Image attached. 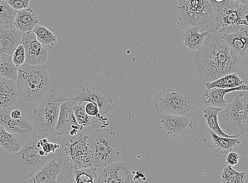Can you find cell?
<instances>
[{
  "mask_svg": "<svg viewBox=\"0 0 248 183\" xmlns=\"http://www.w3.org/2000/svg\"><path fill=\"white\" fill-rule=\"evenodd\" d=\"M240 56L224 40L222 36L213 32L206 36L193 56L197 73L203 84L236 72Z\"/></svg>",
  "mask_w": 248,
  "mask_h": 183,
  "instance_id": "obj_1",
  "label": "cell"
},
{
  "mask_svg": "<svg viewBox=\"0 0 248 183\" xmlns=\"http://www.w3.org/2000/svg\"><path fill=\"white\" fill-rule=\"evenodd\" d=\"M228 94L227 102L218 115L224 133L232 136H243L248 132V90Z\"/></svg>",
  "mask_w": 248,
  "mask_h": 183,
  "instance_id": "obj_2",
  "label": "cell"
},
{
  "mask_svg": "<svg viewBox=\"0 0 248 183\" xmlns=\"http://www.w3.org/2000/svg\"><path fill=\"white\" fill-rule=\"evenodd\" d=\"M43 137L35 135L27 140L12 159V167L27 180L31 179L59 153L49 154L44 150L41 143Z\"/></svg>",
  "mask_w": 248,
  "mask_h": 183,
  "instance_id": "obj_3",
  "label": "cell"
},
{
  "mask_svg": "<svg viewBox=\"0 0 248 183\" xmlns=\"http://www.w3.org/2000/svg\"><path fill=\"white\" fill-rule=\"evenodd\" d=\"M17 68L16 82L21 98L28 102L39 101L49 90L48 68L45 64L32 66L27 63Z\"/></svg>",
  "mask_w": 248,
  "mask_h": 183,
  "instance_id": "obj_4",
  "label": "cell"
},
{
  "mask_svg": "<svg viewBox=\"0 0 248 183\" xmlns=\"http://www.w3.org/2000/svg\"><path fill=\"white\" fill-rule=\"evenodd\" d=\"M215 32L222 35L232 34L248 26V6L230 0L213 1Z\"/></svg>",
  "mask_w": 248,
  "mask_h": 183,
  "instance_id": "obj_5",
  "label": "cell"
},
{
  "mask_svg": "<svg viewBox=\"0 0 248 183\" xmlns=\"http://www.w3.org/2000/svg\"><path fill=\"white\" fill-rule=\"evenodd\" d=\"M92 152L94 167L104 169L116 162L122 153L116 133L110 128L96 129L88 139Z\"/></svg>",
  "mask_w": 248,
  "mask_h": 183,
  "instance_id": "obj_6",
  "label": "cell"
},
{
  "mask_svg": "<svg viewBox=\"0 0 248 183\" xmlns=\"http://www.w3.org/2000/svg\"><path fill=\"white\" fill-rule=\"evenodd\" d=\"M180 19L189 27H196L200 33L215 32L212 0H178Z\"/></svg>",
  "mask_w": 248,
  "mask_h": 183,
  "instance_id": "obj_7",
  "label": "cell"
},
{
  "mask_svg": "<svg viewBox=\"0 0 248 183\" xmlns=\"http://www.w3.org/2000/svg\"><path fill=\"white\" fill-rule=\"evenodd\" d=\"M71 100L72 99L52 91L44 101L34 109L33 119L39 134L45 137L54 134L62 104Z\"/></svg>",
  "mask_w": 248,
  "mask_h": 183,
  "instance_id": "obj_8",
  "label": "cell"
},
{
  "mask_svg": "<svg viewBox=\"0 0 248 183\" xmlns=\"http://www.w3.org/2000/svg\"><path fill=\"white\" fill-rule=\"evenodd\" d=\"M75 170L68 156L60 152L27 183H74Z\"/></svg>",
  "mask_w": 248,
  "mask_h": 183,
  "instance_id": "obj_9",
  "label": "cell"
},
{
  "mask_svg": "<svg viewBox=\"0 0 248 183\" xmlns=\"http://www.w3.org/2000/svg\"><path fill=\"white\" fill-rule=\"evenodd\" d=\"M153 103L157 110L174 116H190L195 110L190 96L185 92L170 88L157 94Z\"/></svg>",
  "mask_w": 248,
  "mask_h": 183,
  "instance_id": "obj_10",
  "label": "cell"
},
{
  "mask_svg": "<svg viewBox=\"0 0 248 183\" xmlns=\"http://www.w3.org/2000/svg\"><path fill=\"white\" fill-rule=\"evenodd\" d=\"M73 101L76 103L92 102L98 105L100 113L104 115L113 110L116 104L107 88L90 84H80L75 89Z\"/></svg>",
  "mask_w": 248,
  "mask_h": 183,
  "instance_id": "obj_11",
  "label": "cell"
},
{
  "mask_svg": "<svg viewBox=\"0 0 248 183\" xmlns=\"http://www.w3.org/2000/svg\"><path fill=\"white\" fill-rule=\"evenodd\" d=\"M88 138L89 136L81 134L66 144L65 154L72 162L75 169L94 167L93 156L88 144Z\"/></svg>",
  "mask_w": 248,
  "mask_h": 183,
  "instance_id": "obj_12",
  "label": "cell"
},
{
  "mask_svg": "<svg viewBox=\"0 0 248 183\" xmlns=\"http://www.w3.org/2000/svg\"><path fill=\"white\" fill-rule=\"evenodd\" d=\"M155 115L158 132L169 138L180 137L193 127L190 116H174L158 110Z\"/></svg>",
  "mask_w": 248,
  "mask_h": 183,
  "instance_id": "obj_13",
  "label": "cell"
},
{
  "mask_svg": "<svg viewBox=\"0 0 248 183\" xmlns=\"http://www.w3.org/2000/svg\"><path fill=\"white\" fill-rule=\"evenodd\" d=\"M199 131L206 147L217 153H228L237 149L241 143L239 138L223 137L217 134L208 127L204 117L199 122Z\"/></svg>",
  "mask_w": 248,
  "mask_h": 183,
  "instance_id": "obj_14",
  "label": "cell"
},
{
  "mask_svg": "<svg viewBox=\"0 0 248 183\" xmlns=\"http://www.w3.org/2000/svg\"><path fill=\"white\" fill-rule=\"evenodd\" d=\"M75 103L72 100L63 102L54 133L58 135H76L83 130L76 119L74 114Z\"/></svg>",
  "mask_w": 248,
  "mask_h": 183,
  "instance_id": "obj_15",
  "label": "cell"
},
{
  "mask_svg": "<svg viewBox=\"0 0 248 183\" xmlns=\"http://www.w3.org/2000/svg\"><path fill=\"white\" fill-rule=\"evenodd\" d=\"M21 44L26 51V63L38 66L44 64L48 60V50L39 42L33 32L23 33Z\"/></svg>",
  "mask_w": 248,
  "mask_h": 183,
  "instance_id": "obj_16",
  "label": "cell"
},
{
  "mask_svg": "<svg viewBox=\"0 0 248 183\" xmlns=\"http://www.w3.org/2000/svg\"><path fill=\"white\" fill-rule=\"evenodd\" d=\"M97 183H133L127 164L116 162L103 169Z\"/></svg>",
  "mask_w": 248,
  "mask_h": 183,
  "instance_id": "obj_17",
  "label": "cell"
},
{
  "mask_svg": "<svg viewBox=\"0 0 248 183\" xmlns=\"http://www.w3.org/2000/svg\"><path fill=\"white\" fill-rule=\"evenodd\" d=\"M11 111L10 107L0 108V125L11 133L29 137L33 131L31 123L25 116L20 119H14Z\"/></svg>",
  "mask_w": 248,
  "mask_h": 183,
  "instance_id": "obj_18",
  "label": "cell"
},
{
  "mask_svg": "<svg viewBox=\"0 0 248 183\" xmlns=\"http://www.w3.org/2000/svg\"><path fill=\"white\" fill-rule=\"evenodd\" d=\"M22 33L14 27L0 26V55H13L21 44Z\"/></svg>",
  "mask_w": 248,
  "mask_h": 183,
  "instance_id": "obj_19",
  "label": "cell"
},
{
  "mask_svg": "<svg viewBox=\"0 0 248 183\" xmlns=\"http://www.w3.org/2000/svg\"><path fill=\"white\" fill-rule=\"evenodd\" d=\"M240 90H248V86L244 84L237 87L230 88V89L218 88L208 89L203 94V104L206 107L223 109L225 108L227 102V100L224 99V97L229 93Z\"/></svg>",
  "mask_w": 248,
  "mask_h": 183,
  "instance_id": "obj_20",
  "label": "cell"
},
{
  "mask_svg": "<svg viewBox=\"0 0 248 183\" xmlns=\"http://www.w3.org/2000/svg\"><path fill=\"white\" fill-rule=\"evenodd\" d=\"M16 81L0 78V108H9L17 101L20 91Z\"/></svg>",
  "mask_w": 248,
  "mask_h": 183,
  "instance_id": "obj_21",
  "label": "cell"
},
{
  "mask_svg": "<svg viewBox=\"0 0 248 183\" xmlns=\"http://www.w3.org/2000/svg\"><path fill=\"white\" fill-rule=\"evenodd\" d=\"M222 37L241 58L248 54V26L234 33L223 34Z\"/></svg>",
  "mask_w": 248,
  "mask_h": 183,
  "instance_id": "obj_22",
  "label": "cell"
},
{
  "mask_svg": "<svg viewBox=\"0 0 248 183\" xmlns=\"http://www.w3.org/2000/svg\"><path fill=\"white\" fill-rule=\"evenodd\" d=\"M39 21L37 12L31 8H27L17 11L14 27L23 33L33 32Z\"/></svg>",
  "mask_w": 248,
  "mask_h": 183,
  "instance_id": "obj_23",
  "label": "cell"
},
{
  "mask_svg": "<svg viewBox=\"0 0 248 183\" xmlns=\"http://www.w3.org/2000/svg\"><path fill=\"white\" fill-rule=\"evenodd\" d=\"M212 32H213L206 31L200 33L198 28L188 27L183 34L182 38L184 45L188 50L193 51L198 50L202 45L205 37Z\"/></svg>",
  "mask_w": 248,
  "mask_h": 183,
  "instance_id": "obj_24",
  "label": "cell"
},
{
  "mask_svg": "<svg viewBox=\"0 0 248 183\" xmlns=\"http://www.w3.org/2000/svg\"><path fill=\"white\" fill-rule=\"evenodd\" d=\"M222 109L219 108L206 107L205 106L203 108V115L206 124L212 131L221 137L239 138L240 137L238 136H232V135L227 134L225 133H224L221 128L219 123H218V115Z\"/></svg>",
  "mask_w": 248,
  "mask_h": 183,
  "instance_id": "obj_25",
  "label": "cell"
},
{
  "mask_svg": "<svg viewBox=\"0 0 248 183\" xmlns=\"http://www.w3.org/2000/svg\"><path fill=\"white\" fill-rule=\"evenodd\" d=\"M0 147L10 153H16L21 149L20 140L16 134L11 133L0 125Z\"/></svg>",
  "mask_w": 248,
  "mask_h": 183,
  "instance_id": "obj_26",
  "label": "cell"
},
{
  "mask_svg": "<svg viewBox=\"0 0 248 183\" xmlns=\"http://www.w3.org/2000/svg\"><path fill=\"white\" fill-rule=\"evenodd\" d=\"M243 84L244 82L235 72L224 76L215 81L208 83L205 84V86L207 89L213 88L230 89V88L237 87Z\"/></svg>",
  "mask_w": 248,
  "mask_h": 183,
  "instance_id": "obj_27",
  "label": "cell"
},
{
  "mask_svg": "<svg viewBox=\"0 0 248 183\" xmlns=\"http://www.w3.org/2000/svg\"><path fill=\"white\" fill-rule=\"evenodd\" d=\"M17 67L13 62V55H0V78L16 81Z\"/></svg>",
  "mask_w": 248,
  "mask_h": 183,
  "instance_id": "obj_28",
  "label": "cell"
},
{
  "mask_svg": "<svg viewBox=\"0 0 248 183\" xmlns=\"http://www.w3.org/2000/svg\"><path fill=\"white\" fill-rule=\"evenodd\" d=\"M33 32L36 35L39 42L43 45L49 49H52L56 45L57 36L45 27L37 25L33 29Z\"/></svg>",
  "mask_w": 248,
  "mask_h": 183,
  "instance_id": "obj_29",
  "label": "cell"
},
{
  "mask_svg": "<svg viewBox=\"0 0 248 183\" xmlns=\"http://www.w3.org/2000/svg\"><path fill=\"white\" fill-rule=\"evenodd\" d=\"M17 11L7 2L0 1V26L13 27Z\"/></svg>",
  "mask_w": 248,
  "mask_h": 183,
  "instance_id": "obj_30",
  "label": "cell"
},
{
  "mask_svg": "<svg viewBox=\"0 0 248 183\" xmlns=\"http://www.w3.org/2000/svg\"><path fill=\"white\" fill-rule=\"evenodd\" d=\"M246 178L245 172H238L228 165L223 169L221 181L222 183H245Z\"/></svg>",
  "mask_w": 248,
  "mask_h": 183,
  "instance_id": "obj_31",
  "label": "cell"
},
{
  "mask_svg": "<svg viewBox=\"0 0 248 183\" xmlns=\"http://www.w3.org/2000/svg\"><path fill=\"white\" fill-rule=\"evenodd\" d=\"M74 176L75 183H94L98 178L96 167L75 169Z\"/></svg>",
  "mask_w": 248,
  "mask_h": 183,
  "instance_id": "obj_32",
  "label": "cell"
},
{
  "mask_svg": "<svg viewBox=\"0 0 248 183\" xmlns=\"http://www.w3.org/2000/svg\"><path fill=\"white\" fill-rule=\"evenodd\" d=\"M74 114L77 122L82 128L89 127L91 125L92 117L86 113L84 105L75 103Z\"/></svg>",
  "mask_w": 248,
  "mask_h": 183,
  "instance_id": "obj_33",
  "label": "cell"
},
{
  "mask_svg": "<svg viewBox=\"0 0 248 183\" xmlns=\"http://www.w3.org/2000/svg\"><path fill=\"white\" fill-rule=\"evenodd\" d=\"M236 73L244 84L248 86V54L241 58L236 68Z\"/></svg>",
  "mask_w": 248,
  "mask_h": 183,
  "instance_id": "obj_34",
  "label": "cell"
},
{
  "mask_svg": "<svg viewBox=\"0 0 248 183\" xmlns=\"http://www.w3.org/2000/svg\"><path fill=\"white\" fill-rule=\"evenodd\" d=\"M26 51L24 46L21 44L16 49L13 54V62L17 67L26 63Z\"/></svg>",
  "mask_w": 248,
  "mask_h": 183,
  "instance_id": "obj_35",
  "label": "cell"
},
{
  "mask_svg": "<svg viewBox=\"0 0 248 183\" xmlns=\"http://www.w3.org/2000/svg\"><path fill=\"white\" fill-rule=\"evenodd\" d=\"M85 109L86 113L91 117H96L100 121H104V117L100 113L97 104L92 102H88L85 105Z\"/></svg>",
  "mask_w": 248,
  "mask_h": 183,
  "instance_id": "obj_36",
  "label": "cell"
},
{
  "mask_svg": "<svg viewBox=\"0 0 248 183\" xmlns=\"http://www.w3.org/2000/svg\"><path fill=\"white\" fill-rule=\"evenodd\" d=\"M7 2L12 8L19 11L28 8L31 0H9Z\"/></svg>",
  "mask_w": 248,
  "mask_h": 183,
  "instance_id": "obj_37",
  "label": "cell"
},
{
  "mask_svg": "<svg viewBox=\"0 0 248 183\" xmlns=\"http://www.w3.org/2000/svg\"><path fill=\"white\" fill-rule=\"evenodd\" d=\"M240 157L238 153L230 152L226 158V164L231 166H234L238 164Z\"/></svg>",
  "mask_w": 248,
  "mask_h": 183,
  "instance_id": "obj_38",
  "label": "cell"
},
{
  "mask_svg": "<svg viewBox=\"0 0 248 183\" xmlns=\"http://www.w3.org/2000/svg\"><path fill=\"white\" fill-rule=\"evenodd\" d=\"M11 116L15 119H20L23 116V115L21 112L19 110H12Z\"/></svg>",
  "mask_w": 248,
  "mask_h": 183,
  "instance_id": "obj_39",
  "label": "cell"
},
{
  "mask_svg": "<svg viewBox=\"0 0 248 183\" xmlns=\"http://www.w3.org/2000/svg\"><path fill=\"white\" fill-rule=\"evenodd\" d=\"M230 1L248 6V0H230Z\"/></svg>",
  "mask_w": 248,
  "mask_h": 183,
  "instance_id": "obj_40",
  "label": "cell"
},
{
  "mask_svg": "<svg viewBox=\"0 0 248 183\" xmlns=\"http://www.w3.org/2000/svg\"><path fill=\"white\" fill-rule=\"evenodd\" d=\"M212 1H213L215 2L218 3V2H223V1H224V0H212Z\"/></svg>",
  "mask_w": 248,
  "mask_h": 183,
  "instance_id": "obj_41",
  "label": "cell"
},
{
  "mask_svg": "<svg viewBox=\"0 0 248 183\" xmlns=\"http://www.w3.org/2000/svg\"><path fill=\"white\" fill-rule=\"evenodd\" d=\"M0 1H4V2H8L9 1V0H0Z\"/></svg>",
  "mask_w": 248,
  "mask_h": 183,
  "instance_id": "obj_42",
  "label": "cell"
},
{
  "mask_svg": "<svg viewBox=\"0 0 248 183\" xmlns=\"http://www.w3.org/2000/svg\"></svg>",
  "mask_w": 248,
  "mask_h": 183,
  "instance_id": "obj_43",
  "label": "cell"
}]
</instances>
